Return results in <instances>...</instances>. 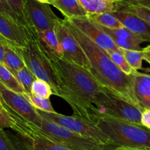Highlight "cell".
<instances>
[{
  "instance_id": "obj_1",
  "label": "cell",
  "mask_w": 150,
  "mask_h": 150,
  "mask_svg": "<svg viewBox=\"0 0 150 150\" xmlns=\"http://www.w3.org/2000/svg\"><path fill=\"white\" fill-rule=\"evenodd\" d=\"M43 45L58 77L61 98L70 105L74 117L95 125L101 117L97 105L104 92V86L87 70L67 61Z\"/></svg>"
},
{
  "instance_id": "obj_2",
  "label": "cell",
  "mask_w": 150,
  "mask_h": 150,
  "mask_svg": "<svg viewBox=\"0 0 150 150\" xmlns=\"http://www.w3.org/2000/svg\"><path fill=\"white\" fill-rule=\"evenodd\" d=\"M63 22L87 57L92 76L103 86L131 103L138 105L133 92L131 76L125 74L111 60L106 51L83 35L68 19H63Z\"/></svg>"
},
{
  "instance_id": "obj_3",
  "label": "cell",
  "mask_w": 150,
  "mask_h": 150,
  "mask_svg": "<svg viewBox=\"0 0 150 150\" xmlns=\"http://www.w3.org/2000/svg\"><path fill=\"white\" fill-rule=\"evenodd\" d=\"M95 125L109 138L115 147L150 150V130L142 125L103 115Z\"/></svg>"
},
{
  "instance_id": "obj_4",
  "label": "cell",
  "mask_w": 150,
  "mask_h": 150,
  "mask_svg": "<svg viewBox=\"0 0 150 150\" xmlns=\"http://www.w3.org/2000/svg\"><path fill=\"white\" fill-rule=\"evenodd\" d=\"M29 32L27 43L23 47L16 46V50L35 77L47 82L52 88L54 95L61 98L58 77L45 54L39 34L32 28H29Z\"/></svg>"
},
{
  "instance_id": "obj_5",
  "label": "cell",
  "mask_w": 150,
  "mask_h": 150,
  "mask_svg": "<svg viewBox=\"0 0 150 150\" xmlns=\"http://www.w3.org/2000/svg\"><path fill=\"white\" fill-rule=\"evenodd\" d=\"M97 108L101 117L110 116L137 124H141L142 112L144 110L139 105L121 98L105 86L98 101Z\"/></svg>"
},
{
  "instance_id": "obj_6",
  "label": "cell",
  "mask_w": 150,
  "mask_h": 150,
  "mask_svg": "<svg viewBox=\"0 0 150 150\" xmlns=\"http://www.w3.org/2000/svg\"><path fill=\"white\" fill-rule=\"evenodd\" d=\"M40 128L50 139L70 150H113L115 149L104 146L95 141L83 137L43 117Z\"/></svg>"
},
{
  "instance_id": "obj_7",
  "label": "cell",
  "mask_w": 150,
  "mask_h": 150,
  "mask_svg": "<svg viewBox=\"0 0 150 150\" xmlns=\"http://www.w3.org/2000/svg\"><path fill=\"white\" fill-rule=\"evenodd\" d=\"M40 115L67 130L81 135L87 139L95 141L104 146L117 148L113 145L109 138L103 133L96 125L87 122L74 116H66L57 112L48 113L38 110Z\"/></svg>"
},
{
  "instance_id": "obj_8",
  "label": "cell",
  "mask_w": 150,
  "mask_h": 150,
  "mask_svg": "<svg viewBox=\"0 0 150 150\" xmlns=\"http://www.w3.org/2000/svg\"><path fill=\"white\" fill-rule=\"evenodd\" d=\"M26 27L35 29L38 32L55 29L59 18L53 12L49 4L35 0H27L26 5Z\"/></svg>"
},
{
  "instance_id": "obj_9",
  "label": "cell",
  "mask_w": 150,
  "mask_h": 150,
  "mask_svg": "<svg viewBox=\"0 0 150 150\" xmlns=\"http://www.w3.org/2000/svg\"><path fill=\"white\" fill-rule=\"evenodd\" d=\"M55 31L62 48L63 58L86 69L91 73L90 64L87 57L77 40L64 25L63 19L59 21L55 27Z\"/></svg>"
},
{
  "instance_id": "obj_10",
  "label": "cell",
  "mask_w": 150,
  "mask_h": 150,
  "mask_svg": "<svg viewBox=\"0 0 150 150\" xmlns=\"http://www.w3.org/2000/svg\"><path fill=\"white\" fill-rule=\"evenodd\" d=\"M0 98L6 105L14 112L38 127H41L42 117L24 95L9 90L0 83Z\"/></svg>"
},
{
  "instance_id": "obj_11",
  "label": "cell",
  "mask_w": 150,
  "mask_h": 150,
  "mask_svg": "<svg viewBox=\"0 0 150 150\" xmlns=\"http://www.w3.org/2000/svg\"><path fill=\"white\" fill-rule=\"evenodd\" d=\"M68 20L73 23L83 35H86L89 39L93 41L97 45L107 53L120 50L115 45L112 38L101 29L99 24L94 22L89 18H79Z\"/></svg>"
},
{
  "instance_id": "obj_12",
  "label": "cell",
  "mask_w": 150,
  "mask_h": 150,
  "mask_svg": "<svg viewBox=\"0 0 150 150\" xmlns=\"http://www.w3.org/2000/svg\"><path fill=\"white\" fill-rule=\"evenodd\" d=\"M0 34L12 44L25 46L29 40V28L18 23L0 14Z\"/></svg>"
},
{
  "instance_id": "obj_13",
  "label": "cell",
  "mask_w": 150,
  "mask_h": 150,
  "mask_svg": "<svg viewBox=\"0 0 150 150\" xmlns=\"http://www.w3.org/2000/svg\"><path fill=\"white\" fill-rule=\"evenodd\" d=\"M112 13L120 21L124 27L141 37L144 41L150 42V26L144 21L120 7Z\"/></svg>"
},
{
  "instance_id": "obj_14",
  "label": "cell",
  "mask_w": 150,
  "mask_h": 150,
  "mask_svg": "<svg viewBox=\"0 0 150 150\" xmlns=\"http://www.w3.org/2000/svg\"><path fill=\"white\" fill-rule=\"evenodd\" d=\"M101 29L106 34H108L115 43V45L120 49L133 50V51H142L143 48H141L142 42H144L141 37L133 33L126 29L125 27L122 29H112L103 27L100 26Z\"/></svg>"
},
{
  "instance_id": "obj_15",
  "label": "cell",
  "mask_w": 150,
  "mask_h": 150,
  "mask_svg": "<svg viewBox=\"0 0 150 150\" xmlns=\"http://www.w3.org/2000/svg\"><path fill=\"white\" fill-rule=\"evenodd\" d=\"M130 76L138 105L143 109L150 110V75L137 71Z\"/></svg>"
},
{
  "instance_id": "obj_16",
  "label": "cell",
  "mask_w": 150,
  "mask_h": 150,
  "mask_svg": "<svg viewBox=\"0 0 150 150\" xmlns=\"http://www.w3.org/2000/svg\"><path fill=\"white\" fill-rule=\"evenodd\" d=\"M88 15L114 13L123 1L118 0H79ZM125 1V0H124Z\"/></svg>"
},
{
  "instance_id": "obj_17",
  "label": "cell",
  "mask_w": 150,
  "mask_h": 150,
  "mask_svg": "<svg viewBox=\"0 0 150 150\" xmlns=\"http://www.w3.org/2000/svg\"><path fill=\"white\" fill-rule=\"evenodd\" d=\"M50 4L58 9L65 16V18H79L88 16V13L79 0H54Z\"/></svg>"
},
{
  "instance_id": "obj_18",
  "label": "cell",
  "mask_w": 150,
  "mask_h": 150,
  "mask_svg": "<svg viewBox=\"0 0 150 150\" xmlns=\"http://www.w3.org/2000/svg\"><path fill=\"white\" fill-rule=\"evenodd\" d=\"M4 64L14 75L26 66L21 57L16 50V45H4Z\"/></svg>"
},
{
  "instance_id": "obj_19",
  "label": "cell",
  "mask_w": 150,
  "mask_h": 150,
  "mask_svg": "<svg viewBox=\"0 0 150 150\" xmlns=\"http://www.w3.org/2000/svg\"><path fill=\"white\" fill-rule=\"evenodd\" d=\"M0 83L9 90L24 95L25 92L13 73L2 63H0Z\"/></svg>"
},
{
  "instance_id": "obj_20",
  "label": "cell",
  "mask_w": 150,
  "mask_h": 150,
  "mask_svg": "<svg viewBox=\"0 0 150 150\" xmlns=\"http://www.w3.org/2000/svg\"><path fill=\"white\" fill-rule=\"evenodd\" d=\"M38 34L42 42L48 49L51 50L54 54L62 57V48L55 29H48L43 32H38Z\"/></svg>"
},
{
  "instance_id": "obj_21",
  "label": "cell",
  "mask_w": 150,
  "mask_h": 150,
  "mask_svg": "<svg viewBox=\"0 0 150 150\" xmlns=\"http://www.w3.org/2000/svg\"><path fill=\"white\" fill-rule=\"evenodd\" d=\"M87 17L89 18L92 21H93L94 22L103 26V27L112 29L124 28L122 23L112 13L88 15Z\"/></svg>"
},
{
  "instance_id": "obj_22",
  "label": "cell",
  "mask_w": 150,
  "mask_h": 150,
  "mask_svg": "<svg viewBox=\"0 0 150 150\" xmlns=\"http://www.w3.org/2000/svg\"><path fill=\"white\" fill-rule=\"evenodd\" d=\"M120 8L127 10L130 13H133L134 15L137 16L146 23L150 26V9L145 6L141 5V4H135L128 1L127 0H125L120 4Z\"/></svg>"
},
{
  "instance_id": "obj_23",
  "label": "cell",
  "mask_w": 150,
  "mask_h": 150,
  "mask_svg": "<svg viewBox=\"0 0 150 150\" xmlns=\"http://www.w3.org/2000/svg\"><path fill=\"white\" fill-rule=\"evenodd\" d=\"M24 90L25 94H32V86L37 79L35 75L26 66L23 67L14 75Z\"/></svg>"
},
{
  "instance_id": "obj_24",
  "label": "cell",
  "mask_w": 150,
  "mask_h": 150,
  "mask_svg": "<svg viewBox=\"0 0 150 150\" xmlns=\"http://www.w3.org/2000/svg\"><path fill=\"white\" fill-rule=\"evenodd\" d=\"M120 51L132 68L137 71L138 70H141L142 68V62L144 60L143 50L133 51V50L120 49Z\"/></svg>"
},
{
  "instance_id": "obj_25",
  "label": "cell",
  "mask_w": 150,
  "mask_h": 150,
  "mask_svg": "<svg viewBox=\"0 0 150 150\" xmlns=\"http://www.w3.org/2000/svg\"><path fill=\"white\" fill-rule=\"evenodd\" d=\"M109 57H111V60L117 64V67L127 76H132L134 74L137 70H135L134 69L132 68L130 64L126 61L125 58L123 56L122 53L120 50L119 51H114L108 53Z\"/></svg>"
},
{
  "instance_id": "obj_26",
  "label": "cell",
  "mask_w": 150,
  "mask_h": 150,
  "mask_svg": "<svg viewBox=\"0 0 150 150\" xmlns=\"http://www.w3.org/2000/svg\"><path fill=\"white\" fill-rule=\"evenodd\" d=\"M13 13L16 15L20 23L26 26V5L27 0H6Z\"/></svg>"
},
{
  "instance_id": "obj_27",
  "label": "cell",
  "mask_w": 150,
  "mask_h": 150,
  "mask_svg": "<svg viewBox=\"0 0 150 150\" xmlns=\"http://www.w3.org/2000/svg\"><path fill=\"white\" fill-rule=\"evenodd\" d=\"M32 94L38 98L49 99L52 95L53 90L51 86L45 81L37 79L32 86Z\"/></svg>"
},
{
  "instance_id": "obj_28",
  "label": "cell",
  "mask_w": 150,
  "mask_h": 150,
  "mask_svg": "<svg viewBox=\"0 0 150 150\" xmlns=\"http://www.w3.org/2000/svg\"><path fill=\"white\" fill-rule=\"evenodd\" d=\"M24 96L30 102L32 106L35 107L37 110L48 113L56 112L54 108H53L52 105H51V101H50L49 99L38 98V97L35 96L32 94H28V95L24 94Z\"/></svg>"
},
{
  "instance_id": "obj_29",
  "label": "cell",
  "mask_w": 150,
  "mask_h": 150,
  "mask_svg": "<svg viewBox=\"0 0 150 150\" xmlns=\"http://www.w3.org/2000/svg\"><path fill=\"white\" fill-rule=\"evenodd\" d=\"M0 14L8 18L9 20L21 24L18 18L16 16V15L13 13L6 0H0Z\"/></svg>"
},
{
  "instance_id": "obj_30",
  "label": "cell",
  "mask_w": 150,
  "mask_h": 150,
  "mask_svg": "<svg viewBox=\"0 0 150 150\" xmlns=\"http://www.w3.org/2000/svg\"><path fill=\"white\" fill-rule=\"evenodd\" d=\"M0 150H17L4 129H0Z\"/></svg>"
},
{
  "instance_id": "obj_31",
  "label": "cell",
  "mask_w": 150,
  "mask_h": 150,
  "mask_svg": "<svg viewBox=\"0 0 150 150\" xmlns=\"http://www.w3.org/2000/svg\"><path fill=\"white\" fill-rule=\"evenodd\" d=\"M8 135L17 150H32L27 144V143L18 134L14 135L12 133H8Z\"/></svg>"
},
{
  "instance_id": "obj_32",
  "label": "cell",
  "mask_w": 150,
  "mask_h": 150,
  "mask_svg": "<svg viewBox=\"0 0 150 150\" xmlns=\"http://www.w3.org/2000/svg\"><path fill=\"white\" fill-rule=\"evenodd\" d=\"M13 127L9 113L4 108L0 107V129L11 128Z\"/></svg>"
},
{
  "instance_id": "obj_33",
  "label": "cell",
  "mask_w": 150,
  "mask_h": 150,
  "mask_svg": "<svg viewBox=\"0 0 150 150\" xmlns=\"http://www.w3.org/2000/svg\"><path fill=\"white\" fill-rule=\"evenodd\" d=\"M141 124L150 130V110H144L141 119Z\"/></svg>"
},
{
  "instance_id": "obj_34",
  "label": "cell",
  "mask_w": 150,
  "mask_h": 150,
  "mask_svg": "<svg viewBox=\"0 0 150 150\" xmlns=\"http://www.w3.org/2000/svg\"><path fill=\"white\" fill-rule=\"evenodd\" d=\"M128 1L135 4H141L150 9V0H127Z\"/></svg>"
},
{
  "instance_id": "obj_35",
  "label": "cell",
  "mask_w": 150,
  "mask_h": 150,
  "mask_svg": "<svg viewBox=\"0 0 150 150\" xmlns=\"http://www.w3.org/2000/svg\"><path fill=\"white\" fill-rule=\"evenodd\" d=\"M4 45L0 44V63L4 64Z\"/></svg>"
},
{
  "instance_id": "obj_36",
  "label": "cell",
  "mask_w": 150,
  "mask_h": 150,
  "mask_svg": "<svg viewBox=\"0 0 150 150\" xmlns=\"http://www.w3.org/2000/svg\"><path fill=\"white\" fill-rule=\"evenodd\" d=\"M0 44H1V45H14L13 44H12L10 41L7 40L5 38H4V37H3L1 34H0Z\"/></svg>"
},
{
  "instance_id": "obj_37",
  "label": "cell",
  "mask_w": 150,
  "mask_h": 150,
  "mask_svg": "<svg viewBox=\"0 0 150 150\" xmlns=\"http://www.w3.org/2000/svg\"><path fill=\"white\" fill-rule=\"evenodd\" d=\"M144 60L150 64V52H146V51H144Z\"/></svg>"
},
{
  "instance_id": "obj_38",
  "label": "cell",
  "mask_w": 150,
  "mask_h": 150,
  "mask_svg": "<svg viewBox=\"0 0 150 150\" xmlns=\"http://www.w3.org/2000/svg\"><path fill=\"white\" fill-rule=\"evenodd\" d=\"M113 150H143V149H133V148H127V147H117Z\"/></svg>"
},
{
  "instance_id": "obj_39",
  "label": "cell",
  "mask_w": 150,
  "mask_h": 150,
  "mask_svg": "<svg viewBox=\"0 0 150 150\" xmlns=\"http://www.w3.org/2000/svg\"><path fill=\"white\" fill-rule=\"evenodd\" d=\"M41 3H45V4H49V0H35Z\"/></svg>"
},
{
  "instance_id": "obj_40",
  "label": "cell",
  "mask_w": 150,
  "mask_h": 150,
  "mask_svg": "<svg viewBox=\"0 0 150 150\" xmlns=\"http://www.w3.org/2000/svg\"><path fill=\"white\" fill-rule=\"evenodd\" d=\"M143 51H146V52H150V45L146 46V48H143Z\"/></svg>"
},
{
  "instance_id": "obj_41",
  "label": "cell",
  "mask_w": 150,
  "mask_h": 150,
  "mask_svg": "<svg viewBox=\"0 0 150 150\" xmlns=\"http://www.w3.org/2000/svg\"><path fill=\"white\" fill-rule=\"evenodd\" d=\"M4 102H3L2 101V100L1 99V98H0V107H1V108H4Z\"/></svg>"
},
{
  "instance_id": "obj_42",
  "label": "cell",
  "mask_w": 150,
  "mask_h": 150,
  "mask_svg": "<svg viewBox=\"0 0 150 150\" xmlns=\"http://www.w3.org/2000/svg\"><path fill=\"white\" fill-rule=\"evenodd\" d=\"M52 1H54V0H49V4H50V3H51Z\"/></svg>"
}]
</instances>
